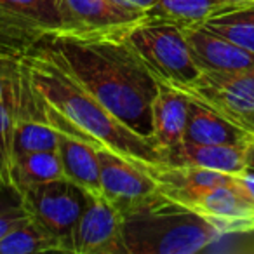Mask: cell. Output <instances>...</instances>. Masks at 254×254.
Instances as JSON below:
<instances>
[{"label": "cell", "mask_w": 254, "mask_h": 254, "mask_svg": "<svg viewBox=\"0 0 254 254\" xmlns=\"http://www.w3.org/2000/svg\"><path fill=\"white\" fill-rule=\"evenodd\" d=\"M28 53H37L56 63L120 122L153 141L152 106L159 94L160 80L122 33H46Z\"/></svg>", "instance_id": "6da1fadb"}, {"label": "cell", "mask_w": 254, "mask_h": 254, "mask_svg": "<svg viewBox=\"0 0 254 254\" xmlns=\"http://www.w3.org/2000/svg\"><path fill=\"white\" fill-rule=\"evenodd\" d=\"M30 84L44 101L46 120L96 146H108L138 166L164 164L160 150L120 122L63 68L37 53L25 56Z\"/></svg>", "instance_id": "7a4b0ae2"}, {"label": "cell", "mask_w": 254, "mask_h": 254, "mask_svg": "<svg viewBox=\"0 0 254 254\" xmlns=\"http://www.w3.org/2000/svg\"><path fill=\"white\" fill-rule=\"evenodd\" d=\"M120 218L126 254H195L223 237L204 216L159 190Z\"/></svg>", "instance_id": "3957f363"}, {"label": "cell", "mask_w": 254, "mask_h": 254, "mask_svg": "<svg viewBox=\"0 0 254 254\" xmlns=\"http://www.w3.org/2000/svg\"><path fill=\"white\" fill-rule=\"evenodd\" d=\"M122 35L160 82L183 85L200 77L183 28L174 23L145 16Z\"/></svg>", "instance_id": "277c9868"}, {"label": "cell", "mask_w": 254, "mask_h": 254, "mask_svg": "<svg viewBox=\"0 0 254 254\" xmlns=\"http://www.w3.org/2000/svg\"><path fill=\"white\" fill-rule=\"evenodd\" d=\"M18 195L28 214L61 244L63 253H71L73 230L85 207L87 191L61 178L30 187Z\"/></svg>", "instance_id": "5b68a950"}, {"label": "cell", "mask_w": 254, "mask_h": 254, "mask_svg": "<svg viewBox=\"0 0 254 254\" xmlns=\"http://www.w3.org/2000/svg\"><path fill=\"white\" fill-rule=\"evenodd\" d=\"M176 87L254 134V68L242 71L204 70L197 80Z\"/></svg>", "instance_id": "8992f818"}, {"label": "cell", "mask_w": 254, "mask_h": 254, "mask_svg": "<svg viewBox=\"0 0 254 254\" xmlns=\"http://www.w3.org/2000/svg\"><path fill=\"white\" fill-rule=\"evenodd\" d=\"M61 32L58 0H0V44L21 54L46 33Z\"/></svg>", "instance_id": "52a82bcc"}, {"label": "cell", "mask_w": 254, "mask_h": 254, "mask_svg": "<svg viewBox=\"0 0 254 254\" xmlns=\"http://www.w3.org/2000/svg\"><path fill=\"white\" fill-rule=\"evenodd\" d=\"M61 32L71 35L124 33L146 16L120 0H58Z\"/></svg>", "instance_id": "ba28073f"}, {"label": "cell", "mask_w": 254, "mask_h": 254, "mask_svg": "<svg viewBox=\"0 0 254 254\" xmlns=\"http://www.w3.org/2000/svg\"><path fill=\"white\" fill-rule=\"evenodd\" d=\"M71 253L122 254V218L103 193L87 191V202L73 230Z\"/></svg>", "instance_id": "9c48e42d"}, {"label": "cell", "mask_w": 254, "mask_h": 254, "mask_svg": "<svg viewBox=\"0 0 254 254\" xmlns=\"http://www.w3.org/2000/svg\"><path fill=\"white\" fill-rule=\"evenodd\" d=\"M96 152L99 159L101 193L119 212L157 191V183L145 169L146 166H138L108 146H96Z\"/></svg>", "instance_id": "30bf717a"}, {"label": "cell", "mask_w": 254, "mask_h": 254, "mask_svg": "<svg viewBox=\"0 0 254 254\" xmlns=\"http://www.w3.org/2000/svg\"><path fill=\"white\" fill-rule=\"evenodd\" d=\"M190 209L204 216L221 235L254 233V205L240 193L235 178L232 185L202 191Z\"/></svg>", "instance_id": "8fae6325"}, {"label": "cell", "mask_w": 254, "mask_h": 254, "mask_svg": "<svg viewBox=\"0 0 254 254\" xmlns=\"http://www.w3.org/2000/svg\"><path fill=\"white\" fill-rule=\"evenodd\" d=\"M197 66L211 71H242L254 68V53L209 30L205 25L183 28Z\"/></svg>", "instance_id": "7c38bea8"}, {"label": "cell", "mask_w": 254, "mask_h": 254, "mask_svg": "<svg viewBox=\"0 0 254 254\" xmlns=\"http://www.w3.org/2000/svg\"><path fill=\"white\" fill-rule=\"evenodd\" d=\"M251 143V141H249ZM198 145L181 141L162 150V162L167 166H191L202 169L235 174L247 167V145Z\"/></svg>", "instance_id": "4fadbf2b"}, {"label": "cell", "mask_w": 254, "mask_h": 254, "mask_svg": "<svg viewBox=\"0 0 254 254\" xmlns=\"http://www.w3.org/2000/svg\"><path fill=\"white\" fill-rule=\"evenodd\" d=\"M254 139V134L190 96L188 122L183 141L198 145H242Z\"/></svg>", "instance_id": "5bb4252c"}, {"label": "cell", "mask_w": 254, "mask_h": 254, "mask_svg": "<svg viewBox=\"0 0 254 254\" xmlns=\"http://www.w3.org/2000/svg\"><path fill=\"white\" fill-rule=\"evenodd\" d=\"M190 96L173 84L160 82L153 101V143L162 152L183 141L188 122ZM162 155V153H160Z\"/></svg>", "instance_id": "9a60e30c"}, {"label": "cell", "mask_w": 254, "mask_h": 254, "mask_svg": "<svg viewBox=\"0 0 254 254\" xmlns=\"http://www.w3.org/2000/svg\"><path fill=\"white\" fill-rule=\"evenodd\" d=\"M58 131H60L58 153L63 164L64 176L75 185L82 187L85 191L101 193L99 159L96 145L63 129H58Z\"/></svg>", "instance_id": "2e32d148"}, {"label": "cell", "mask_w": 254, "mask_h": 254, "mask_svg": "<svg viewBox=\"0 0 254 254\" xmlns=\"http://www.w3.org/2000/svg\"><path fill=\"white\" fill-rule=\"evenodd\" d=\"M9 173H11V188L16 193H21L23 190L35 185L66 178L58 150L16 155L11 162Z\"/></svg>", "instance_id": "e0dca14e"}, {"label": "cell", "mask_w": 254, "mask_h": 254, "mask_svg": "<svg viewBox=\"0 0 254 254\" xmlns=\"http://www.w3.org/2000/svg\"><path fill=\"white\" fill-rule=\"evenodd\" d=\"M226 0H159L146 16L160 18L178 25L180 28L204 25L209 18L230 11Z\"/></svg>", "instance_id": "ac0fdd59"}, {"label": "cell", "mask_w": 254, "mask_h": 254, "mask_svg": "<svg viewBox=\"0 0 254 254\" xmlns=\"http://www.w3.org/2000/svg\"><path fill=\"white\" fill-rule=\"evenodd\" d=\"M60 145V131L53 124L40 119H18L12 141V159L16 155L30 152H46L58 150ZM12 162V160H11Z\"/></svg>", "instance_id": "d6986e66"}, {"label": "cell", "mask_w": 254, "mask_h": 254, "mask_svg": "<svg viewBox=\"0 0 254 254\" xmlns=\"http://www.w3.org/2000/svg\"><path fill=\"white\" fill-rule=\"evenodd\" d=\"M63 251L61 244L35 219H28L0 240V254H30Z\"/></svg>", "instance_id": "ffe728a7"}, {"label": "cell", "mask_w": 254, "mask_h": 254, "mask_svg": "<svg viewBox=\"0 0 254 254\" xmlns=\"http://www.w3.org/2000/svg\"><path fill=\"white\" fill-rule=\"evenodd\" d=\"M209 30L254 53V5L230 9L204 23Z\"/></svg>", "instance_id": "44dd1931"}, {"label": "cell", "mask_w": 254, "mask_h": 254, "mask_svg": "<svg viewBox=\"0 0 254 254\" xmlns=\"http://www.w3.org/2000/svg\"><path fill=\"white\" fill-rule=\"evenodd\" d=\"M19 117L7 106L0 105V148L4 152L5 159L9 160V169H11L12 160V141H14V129ZM11 174V173H9Z\"/></svg>", "instance_id": "7402d4cb"}, {"label": "cell", "mask_w": 254, "mask_h": 254, "mask_svg": "<svg viewBox=\"0 0 254 254\" xmlns=\"http://www.w3.org/2000/svg\"><path fill=\"white\" fill-rule=\"evenodd\" d=\"M28 219H32V216L28 214L25 205L21 204V198L12 207L0 209V240L4 239L7 233H11L14 228H18L19 225L26 223Z\"/></svg>", "instance_id": "603a6c76"}, {"label": "cell", "mask_w": 254, "mask_h": 254, "mask_svg": "<svg viewBox=\"0 0 254 254\" xmlns=\"http://www.w3.org/2000/svg\"><path fill=\"white\" fill-rule=\"evenodd\" d=\"M23 60H25V54L0 44V71L2 73H19L23 70Z\"/></svg>", "instance_id": "cb8c5ba5"}, {"label": "cell", "mask_w": 254, "mask_h": 254, "mask_svg": "<svg viewBox=\"0 0 254 254\" xmlns=\"http://www.w3.org/2000/svg\"><path fill=\"white\" fill-rule=\"evenodd\" d=\"M0 187L11 188V174H9V160L0 148Z\"/></svg>", "instance_id": "d4e9b609"}, {"label": "cell", "mask_w": 254, "mask_h": 254, "mask_svg": "<svg viewBox=\"0 0 254 254\" xmlns=\"http://www.w3.org/2000/svg\"><path fill=\"white\" fill-rule=\"evenodd\" d=\"M120 2H124V4H127V5H132V7L141 9V11L148 12L150 9L155 7L159 0H120Z\"/></svg>", "instance_id": "484cf974"}, {"label": "cell", "mask_w": 254, "mask_h": 254, "mask_svg": "<svg viewBox=\"0 0 254 254\" xmlns=\"http://www.w3.org/2000/svg\"><path fill=\"white\" fill-rule=\"evenodd\" d=\"M247 169L254 171V139L247 145Z\"/></svg>", "instance_id": "4316f807"}, {"label": "cell", "mask_w": 254, "mask_h": 254, "mask_svg": "<svg viewBox=\"0 0 254 254\" xmlns=\"http://www.w3.org/2000/svg\"><path fill=\"white\" fill-rule=\"evenodd\" d=\"M226 4L232 9L246 7V5H254V0H226Z\"/></svg>", "instance_id": "83f0119b"}, {"label": "cell", "mask_w": 254, "mask_h": 254, "mask_svg": "<svg viewBox=\"0 0 254 254\" xmlns=\"http://www.w3.org/2000/svg\"><path fill=\"white\" fill-rule=\"evenodd\" d=\"M0 209H4V207H2V204H0Z\"/></svg>", "instance_id": "f1b7e54d"}, {"label": "cell", "mask_w": 254, "mask_h": 254, "mask_svg": "<svg viewBox=\"0 0 254 254\" xmlns=\"http://www.w3.org/2000/svg\"><path fill=\"white\" fill-rule=\"evenodd\" d=\"M0 188H2V187H0Z\"/></svg>", "instance_id": "f546056e"}]
</instances>
